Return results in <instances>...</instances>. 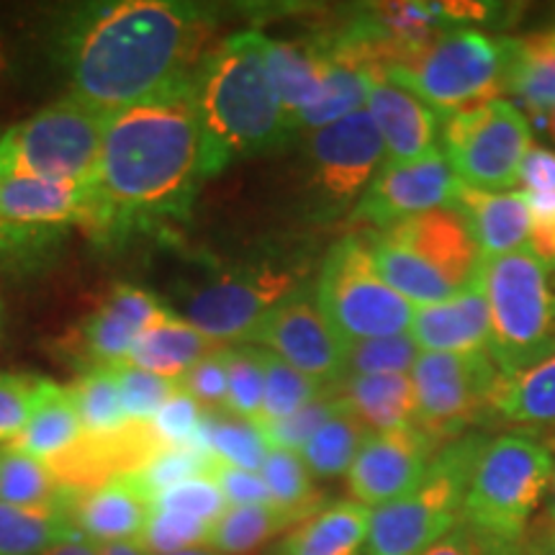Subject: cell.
Returning <instances> with one entry per match:
<instances>
[{"instance_id":"45","label":"cell","mask_w":555,"mask_h":555,"mask_svg":"<svg viewBox=\"0 0 555 555\" xmlns=\"http://www.w3.org/2000/svg\"><path fill=\"white\" fill-rule=\"evenodd\" d=\"M208 532H211V525L201 522V519L152 506V515L142 538H139V545L150 555H172L189 551V547L206 545Z\"/></svg>"},{"instance_id":"38","label":"cell","mask_w":555,"mask_h":555,"mask_svg":"<svg viewBox=\"0 0 555 555\" xmlns=\"http://www.w3.org/2000/svg\"><path fill=\"white\" fill-rule=\"evenodd\" d=\"M291 522L275 506H227L211 525L206 547L219 555H253Z\"/></svg>"},{"instance_id":"44","label":"cell","mask_w":555,"mask_h":555,"mask_svg":"<svg viewBox=\"0 0 555 555\" xmlns=\"http://www.w3.org/2000/svg\"><path fill=\"white\" fill-rule=\"evenodd\" d=\"M114 376L116 386H119L124 414H127L129 422H142V425H150V422L155 420L159 406H163L178 388L176 380L155 376V373L142 371V367L131 363L114 365Z\"/></svg>"},{"instance_id":"43","label":"cell","mask_w":555,"mask_h":555,"mask_svg":"<svg viewBox=\"0 0 555 555\" xmlns=\"http://www.w3.org/2000/svg\"><path fill=\"white\" fill-rule=\"evenodd\" d=\"M422 356L414 337L397 335L384 339H365V343L345 345V365L339 378L358 376H399L412 373L416 358Z\"/></svg>"},{"instance_id":"34","label":"cell","mask_w":555,"mask_h":555,"mask_svg":"<svg viewBox=\"0 0 555 555\" xmlns=\"http://www.w3.org/2000/svg\"><path fill=\"white\" fill-rule=\"evenodd\" d=\"M371 255L378 275L404 301L414 304V307H429V304L448 301L450 296L461 294L440 273H435L425 260H420L409 249L384 240L380 234H373Z\"/></svg>"},{"instance_id":"31","label":"cell","mask_w":555,"mask_h":555,"mask_svg":"<svg viewBox=\"0 0 555 555\" xmlns=\"http://www.w3.org/2000/svg\"><path fill=\"white\" fill-rule=\"evenodd\" d=\"M82 433L86 429H82L69 386H60L47 378L24 433L11 446H16L34 457H41L47 463L54 455H60L62 450H67L73 442H78Z\"/></svg>"},{"instance_id":"2","label":"cell","mask_w":555,"mask_h":555,"mask_svg":"<svg viewBox=\"0 0 555 555\" xmlns=\"http://www.w3.org/2000/svg\"><path fill=\"white\" fill-rule=\"evenodd\" d=\"M224 168L191 88L119 111L103 137L95 214L86 232L106 240L131 227L183 219L201 185Z\"/></svg>"},{"instance_id":"6","label":"cell","mask_w":555,"mask_h":555,"mask_svg":"<svg viewBox=\"0 0 555 555\" xmlns=\"http://www.w3.org/2000/svg\"><path fill=\"white\" fill-rule=\"evenodd\" d=\"M553 468V450L535 435L509 433L489 440L463 496L461 525L489 543L519 545Z\"/></svg>"},{"instance_id":"61","label":"cell","mask_w":555,"mask_h":555,"mask_svg":"<svg viewBox=\"0 0 555 555\" xmlns=\"http://www.w3.org/2000/svg\"><path fill=\"white\" fill-rule=\"evenodd\" d=\"M551 525L555 527V483H553V502H551Z\"/></svg>"},{"instance_id":"49","label":"cell","mask_w":555,"mask_h":555,"mask_svg":"<svg viewBox=\"0 0 555 555\" xmlns=\"http://www.w3.org/2000/svg\"><path fill=\"white\" fill-rule=\"evenodd\" d=\"M47 378L29 373H0V446L24 433Z\"/></svg>"},{"instance_id":"20","label":"cell","mask_w":555,"mask_h":555,"mask_svg":"<svg viewBox=\"0 0 555 555\" xmlns=\"http://www.w3.org/2000/svg\"><path fill=\"white\" fill-rule=\"evenodd\" d=\"M69 519L93 545L139 543L152 515V496L137 474L116 476L88 491H69Z\"/></svg>"},{"instance_id":"24","label":"cell","mask_w":555,"mask_h":555,"mask_svg":"<svg viewBox=\"0 0 555 555\" xmlns=\"http://www.w3.org/2000/svg\"><path fill=\"white\" fill-rule=\"evenodd\" d=\"M453 206L466 214L483 260L530 247V206L522 191H478L461 183Z\"/></svg>"},{"instance_id":"14","label":"cell","mask_w":555,"mask_h":555,"mask_svg":"<svg viewBox=\"0 0 555 555\" xmlns=\"http://www.w3.org/2000/svg\"><path fill=\"white\" fill-rule=\"evenodd\" d=\"M457 185L461 180L450 170L440 147L412 163H384L352 208L350 219L384 232L399 221L453 206Z\"/></svg>"},{"instance_id":"10","label":"cell","mask_w":555,"mask_h":555,"mask_svg":"<svg viewBox=\"0 0 555 555\" xmlns=\"http://www.w3.org/2000/svg\"><path fill=\"white\" fill-rule=\"evenodd\" d=\"M314 298L343 345L406 335L412 327L414 307L378 275L367 237H345L330 249Z\"/></svg>"},{"instance_id":"39","label":"cell","mask_w":555,"mask_h":555,"mask_svg":"<svg viewBox=\"0 0 555 555\" xmlns=\"http://www.w3.org/2000/svg\"><path fill=\"white\" fill-rule=\"evenodd\" d=\"M201 442L219 463L255 470V474H260L262 461L268 455V442L260 429L253 422L224 412V409L206 412L204 425H201Z\"/></svg>"},{"instance_id":"42","label":"cell","mask_w":555,"mask_h":555,"mask_svg":"<svg viewBox=\"0 0 555 555\" xmlns=\"http://www.w3.org/2000/svg\"><path fill=\"white\" fill-rule=\"evenodd\" d=\"M227 406L224 412L253 422L258 427L266 391L262 350L258 345H227Z\"/></svg>"},{"instance_id":"36","label":"cell","mask_w":555,"mask_h":555,"mask_svg":"<svg viewBox=\"0 0 555 555\" xmlns=\"http://www.w3.org/2000/svg\"><path fill=\"white\" fill-rule=\"evenodd\" d=\"M262 481L268 486L270 504L288 519L291 525L304 522L317 512V491L314 476L301 453L281 448H268L266 461L260 468Z\"/></svg>"},{"instance_id":"25","label":"cell","mask_w":555,"mask_h":555,"mask_svg":"<svg viewBox=\"0 0 555 555\" xmlns=\"http://www.w3.org/2000/svg\"><path fill=\"white\" fill-rule=\"evenodd\" d=\"M491 420L504 422L530 429V435L553 433L555 446V350L540 358L538 363L512 373V376L499 378L494 391V406H491Z\"/></svg>"},{"instance_id":"52","label":"cell","mask_w":555,"mask_h":555,"mask_svg":"<svg viewBox=\"0 0 555 555\" xmlns=\"http://www.w3.org/2000/svg\"><path fill=\"white\" fill-rule=\"evenodd\" d=\"M211 476L214 481H217L227 506H268L270 504L268 486L262 481V476L255 474V470H242L217 461Z\"/></svg>"},{"instance_id":"7","label":"cell","mask_w":555,"mask_h":555,"mask_svg":"<svg viewBox=\"0 0 555 555\" xmlns=\"http://www.w3.org/2000/svg\"><path fill=\"white\" fill-rule=\"evenodd\" d=\"M483 435L457 437L433 457L414 494L371 509L367 555H422L461 522L463 496L476 461L486 448Z\"/></svg>"},{"instance_id":"53","label":"cell","mask_w":555,"mask_h":555,"mask_svg":"<svg viewBox=\"0 0 555 555\" xmlns=\"http://www.w3.org/2000/svg\"><path fill=\"white\" fill-rule=\"evenodd\" d=\"M530 206V249L555 270V193L551 196H527Z\"/></svg>"},{"instance_id":"22","label":"cell","mask_w":555,"mask_h":555,"mask_svg":"<svg viewBox=\"0 0 555 555\" xmlns=\"http://www.w3.org/2000/svg\"><path fill=\"white\" fill-rule=\"evenodd\" d=\"M409 335L422 352H489V307L481 286L414 307Z\"/></svg>"},{"instance_id":"30","label":"cell","mask_w":555,"mask_h":555,"mask_svg":"<svg viewBox=\"0 0 555 555\" xmlns=\"http://www.w3.org/2000/svg\"><path fill=\"white\" fill-rule=\"evenodd\" d=\"M504 93L515 95L535 116L555 111V31L512 39Z\"/></svg>"},{"instance_id":"35","label":"cell","mask_w":555,"mask_h":555,"mask_svg":"<svg viewBox=\"0 0 555 555\" xmlns=\"http://www.w3.org/2000/svg\"><path fill=\"white\" fill-rule=\"evenodd\" d=\"M80 538L67 506L24 509L0 502V555H41L62 540Z\"/></svg>"},{"instance_id":"15","label":"cell","mask_w":555,"mask_h":555,"mask_svg":"<svg viewBox=\"0 0 555 555\" xmlns=\"http://www.w3.org/2000/svg\"><path fill=\"white\" fill-rule=\"evenodd\" d=\"M249 345L273 352L304 376L324 386H332L343 376L345 345L319 311L317 298L309 294V288L298 291L270 311Z\"/></svg>"},{"instance_id":"4","label":"cell","mask_w":555,"mask_h":555,"mask_svg":"<svg viewBox=\"0 0 555 555\" xmlns=\"http://www.w3.org/2000/svg\"><path fill=\"white\" fill-rule=\"evenodd\" d=\"M309 258L273 253L245 258L183 283L172 296V314L219 345H249L270 311L307 288Z\"/></svg>"},{"instance_id":"58","label":"cell","mask_w":555,"mask_h":555,"mask_svg":"<svg viewBox=\"0 0 555 555\" xmlns=\"http://www.w3.org/2000/svg\"><path fill=\"white\" fill-rule=\"evenodd\" d=\"M99 555H150L139 543H106L95 545Z\"/></svg>"},{"instance_id":"29","label":"cell","mask_w":555,"mask_h":555,"mask_svg":"<svg viewBox=\"0 0 555 555\" xmlns=\"http://www.w3.org/2000/svg\"><path fill=\"white\" fill-rule=\"evenodd\" d=\"M327 57L330 67L327 75H324L322 90H319L317 101L304 114H298L296 121L291 124V139L330 127V124L345 119V116L356 114V111H363L373 86L380 80L376 73L358 65V62L339 57V54L332 52H327Z\"/></svg>"},{"instance_id":"60","label":"cell","mask_w":555,"mask_h":555,"mask_svg":"<svg viewBox=\"0 0 555 555\" xmlns=\"http://www.w3.org/2000/svg\"><path fill=\"white\" fill-rule=\"evenodd\" d=\"M547 131H551V139L555 142V111L551 114V121H547Z\"/></svg>"},{"instance_id":"47","label":"cell","mask_w":555,"mask_h":555,"mask_svg":"<svg viewBox=\"0 0 555 555\" xmlns=\"http://www.w3.org/2000/svg\"><path fill=\"white\" fill-rule=\"evenodd\" d=\"M206 409L196 399L189 397L183 388H176V393L159 406L155 420L150 422L159 442L165 448H193L204 446L201 442V425H204Z\"/></svg>"},{"instance_id":"13","label":"cell","mask_w":555,"mask_h":555,"mask_svg":"<svg viewBox=\"0 0 555 555\" xmlns=\"http://www.w3.org/2000/svg\"><path fill=\"white\" fill-rule=\"evenodd\" d=\"M440 150L461 183L478 191H512L532 150V127L509 101H489L448 116Z\"/></svg>"},{"instance_id":"17","label":"cell","mask_w":555,"mask_h":555,"mask_svg":"<svg viewBox=\"0 0 555 555\" xmlns=\"http://www.w3.org/2000/svg\"><path fill=\"white\" fill-rule=\"evenodd\" d=\"M393 245L409 249L440 273L455 291L476 286L483 268V253L478 247L466 214L455 206H442L420 214L378 232Z\"/></svg>"},{"instance_id":"16","label":"cell","mask_w":555,"mask_h":555,"mask_svg":"<svg viewBox=\"0 0 555 555\" xmlns=\"http://www.w3.org/2000/svg\"><path fill=\"white\" fill-rule=\"evenodd\" d=\"M437 453L440 450L414 427L371 433L347 470L350 494L367 509L399 502L420 489Z\"/></svg>"},{"instance_id":"11","label":"cell","mask_w":555,"mask_h":555,"mask_svg":"<svg viewBox=\"0 0 555 555\" xmlns=\"http://www.w3.org/2000/svg\"><path fill=\"white\" fill-rule=\"evenodd\" d=\"M304 196L311 221L352 214L386 163V150L367 111H356L330 127L309 131L301 144Z\"/></svg>"},{"instance_id":"18","label":"cell","mask_w":555,"mask_h":555,"mask_svg":"<svg viewBox=\"0 0 555 555\" xmlns=\"http://www.w3.org/2000/svg\"><path fill=\"white\" fill-rule=\"evenodd\" d=\"M163 450L152 425L129 422L116 433H82L78 442L47 461V466L67 491H88L116 476L137 474Z\"/></svg>"},{"instance_id":"55","label":"cell","mask_w":555,"mask_h":555,"mask_svg":"<svg viewBox=\"0 0 555 555\" xmlns=\"http://www.w3.org/2000/svg\"><path fill=\"white\" fill-rule=\"evenodd\" d=\"M519 185L527 196H551L555 193V152L532 147L527 152L522 170H519Z\"/></svg>"},{"instance_id":"27","label":"cell","mask_w":555,"mask_h":555,"mask_svg":"<svg viewBox=\"0 0 555 555\" xmlns=\"http://www.w3.org/2000/svg\"><path fill=\"white\" fill-rule=\"evenodd\" d=\"M330 391L363 422L367 433H391V429L412 427L414 388L406 373L337 378Z\"/></svg>"},{"instance_id":"40","label":"cell","mask_w":555,"mask_h":555,"mask_svg":"<svg viewBox=\"0 0 555 555\" xmlns=\"http://www.w3.org/2000/svg\"><path fill=\"white\" fill-rule=\"evenodd\" d=\"M262 371H266V391H262L258 429L288 420L291 414H296L298 409L311 404V401H317L327 391V386L304 376L301 371H296L294 365H288L286 360H281L268 350H262Z\"/></svg>"},{"instance_id":"54","label":"cell","mask_w":555,"mask_h":555,"mask_svg":"<svg viewBox=\"0 0 555 555\" xmlns=\"http://www.w3.org/2000/svg\"><path fill=\"white\" fill-rule=\"evenodd\" d=\"M422 555H519V545L506 547L489 543V540L476 535L474 530H468L466 525L457 522L446 538L437 540V543Z\"/></svg>"},{"instance_id":"19","label":"cell","mask_w":555,"mask_h":555,"mask_svg":"<svg viewBox=\"0 0 555 555\" xmlns=\"http://www.w3.org/2000/svg\"><path fill=\"white\" fill-rule=\"evenodd\" d=\"M95 214L93 183H54L39 178H0V234L60 232L62 227L88 229Z\"/></svg>"},{"instance_id":"9","label":"cell","mask_w":555,"mask_h":555,"mask_svg":"<svg viewBox=\"0 0 555 555\" xmlns=\"http://www.w3.org/2000/svg\"><path fill=\"white\" fill-rule=\"evenodd\" d=\"M111 116L73 95L50 103L0 137V178L93 183Z\"/></svg>"},{"instance_id":"5","label":"cell","mask_w":555,"mask_h":555,"mask_svg":"<svg viewBox=\"0 0 555 555\" xmlns=\"http://www.w3.org/2000/svg\"><path fill=\"white\" fill-rule=\"evenodd\" d=\"M478 286L489 307V356L502 376L555 350V270L530 247L483 260Z\"/></svg>"},{"instance_id":"23","label":"cell","mask_w":555,"mask_h":555,"mask_svg":"<svg viewBox=\"0 0 555 555\" xmlns=\"http://www.w3.org/2000/svg\"><path fill=\"white\" fill-rule=\"evenodd\" d=\"M260 52L291 131L296 116L317 101L330 57L317 34L309 39H270L260 31Z\"/></svg>"},{"instance_id":"46","label":"cell","mask_w":555,"mask_h":555,"mask_svg":"<svg viewBox=\"0 0 555 555\" xmlns=\"http://www.w3.org/2000/svg\"><path fill=\"white\" fill-rule=\"evenodd\" d=\"M152 506L157 509L178 512V515L201 519V522L214 525L227 509L224 496H221L217 481L211 474L185 478V481L172 483L165 491H159Z\"/></svg>"},{"instance_id":"41","label":"cell","mask_w":555,"mask_h":555,"mask_svg":"<svg viewBox=\"0 0 555 555\" xmlns=\"http://www.w3.org/2000/svg\"><path fill=\"white\" fill-rule=\"evenodd\" d=\"M69 393H73L86 433H116L129 425L114 367H93V371L80 373L69 386Z\"/></svg>"},{"instance_id":"28","label":"cell","mask_w":555,"mask_h":555,"mask_svg":"<svg viewBox=\"0 0 555 555\" xmlns=\"http://www.w3.org/2000/svg\"><path fill=\"white\" fill-rule=\"evenodd\" d=\"M371 509L358 502H337L298 522L275 555H358L365 543Z\"/></svg>"},{"instance_id":"32","label":"cell","mask_w":555,"mask_h":555,"mask_svg":"<svg viewBox=\"0 0 555 555\" xmlns=\"http://www.w3.org/2000/svg\"><path fill=\"white\" fill-rule=\"evenodd\" d=\"M137 330H131L119 314H114L106 304H99L88 317H82L69 335L62 339L67 358L82 367V373L93 367H114L129 360Z\"/></svg>"},{"instance_id":"21","label":"cell","mask_w":555,"mask_h":555,"mask_svg":"<svg viewBox=\"0 0 555 555\" xmlns=\"http://www.w3.org/2000/svg\"><path fill=\"white\" fill-rule=\"evenodd\" d=\"M386 150V163H412L440 147V116L409 90L378 80L365 103Z\"/></svg>"},{"instance_id":"51","label":"cell","mask_w":555,"mask_h":555,"mask_svg":"<svg viewBox=\"0 0 555 555\" xmlns=\"http://www.w3.org/2000/svg\"><path fill=\"white\" fill-rule=\"evenodd\" d=\"M103 304H106L114 314H119L131 330H137L139 335L147 327H152V324L172 317L170 307H165V304L152 296L150 291L131 286V283H116V286L103 296Z\"/></svg>"},{"instance_id":"48","label":"cell","mask_w":555,"mask_h":555,"mask_svg":"<svg viewBox=\"0 0 555 555\" xmlns=\"http://www.w3.org/2000/svg\"><path fill=\"white\" fill-rule=\"evenodd\" d=\"M339 399L335 393L327 391L322 393L317 401H311L304 409H298L296 414H291L288 420L278 422V425L262 427L260 433L266 437L268 448H281V450H294V453H301L304 446L317 435V429L339 412Z\"/></svg>"},{"instance_id":"8","label":"cell","mask_w":555,"mask_h":555,"mask_svg":"<svg viewBox=\"0 0 555 555\" xmlns=\"http://www.w3.org/2000/svg\"><path fill=\"white\" fill-rule=\"evenodd\" d=\"M512 37L481 29L442 34L406 67L391 69L388 82L409 90L446 121L504 93Z\"/></svg>"},{"instance_id":"3","label":"cell","mask_w":555,"mask_h":555,"mask_svg":"<svg viewBox=\"0 0 555 555\" xmlns=\"http://www.w3.org/2000/svg\"><path fill=\"white\" fill-rule=\"evenodd\" d=\"M191 90L227 168L234 159L281 150L291 139L262 62L260 31H240L217 41L201 62Z\"/></svg>"},{"instance_id":"56","label":"cell","mask_w":555,"mask_h":555,"mask_svg":"<svg viewBox=\"0 0 555 555\" xmlns=\"http://www.w3.org/2000/svg\"><path fill=\"white\" fill-rule=\"evenodd\" d=\"M519 555H555V527L540 522L535 530L522 538L519 543Z\"/></svg>"},{"instance_id":"59","label":"cell","mask_w":555,"mask_h":555,"mask_svg":"<svg viewBox=\"0 0 555 555\" xmlns=\"http://www.w3.org/2000/svg\"><path fill=\"white\" fill-rule=\"evenodd\" d=\"M172 555H219V553H214L211 547H206V545H198V547H189V551H180Z\"/></svg>"},{"instance_id":"50","label":"cell","mask_w":555,"mask_h":555,"mask_svg":"<svg viewBox=\"0 0 555 555\" xmlns=\"http://www.w3.org/2000/svg\"><path fill=\"white\" fill-rule=\"evenodd\" d=\"M227 345L214 350L211 356H206L201 363H196L178 380V386L183 388L189 397L198 401L206 412H217V409L227 406Z\"/></svg>"},{"instance_id":"26","label":"cell","mask_w":555,"mask_h":555,"mask_svg":"<svg viewBox=\"0 0 555 555\" xmlns=\"http://www.w3.org/2000/svg\"><path fill=\"white\" fill-rule=\"evenodd\" d=\"M219 347L224 345L214 343L211 337H206L204 332L193 327L185 319L172 314L163 322L152 324L134 339L127 363L178 384L193 365L211 356Z\"/></svg>"},{"instance_id":"37","label":"cell","mask_w":555,"mask_h":555,"mask_svg":"<svg viewBox=\"0 0 555 555\" xmlns=\"http://www.w3.org/2000/svg\"><path fill=\"white\" fill-rule=\"evenodd\" d=\"M343 404V401H339ZM371 435L363 422L350 412L345 404L335 416H330L317 435L304 446L301 457L307 463L311 476L335 478L350 470L352 461L363 448L365 437Z\"/></svg>"},{"instance_id":"1","label":"cell","mask_w":555,"mask_h":555,"mask_svg":"<svg viewBox=\"0 0 555 555\" xmlns=\"http://www.w3.org/2000/svg\"><path fill=\"white\" fill-rule=\"evenodd\" d=\"M214 13L178 0H116L69 13L57 34V54L69 93L114 116L176 90L191 88Z\"/></svg>"},{"instance_id":"12","label":"cell","mask_w":555,"mask_h":555,"mask_svg":"<svg viewBox=\"0 0 555 555\" xmlns=\"http://www.w3.org/2000/svg\"><path fill=\"white\" fill-rule=\"evenodd\" d=\"M414 388V420L437 450L468 427L491 420L499 367L489 352H422L409 373Z\"/></svg>"},{"instance_id":"57","label":"cell","mask_w":555,"mask_h":555,"mask_svg":"<svg viewBox=\"0 0 555 555\" xmlns=\"http://www.w3.org/2000/svg\"><path fill=\"white\" fill-rule=\"evenodd\" d=\"M41 555H99L93 543L82 538H73V540H62V543L47 547Z\"/></svg>"},{"instance_id":"33","label":"cell","mask_w":555,"mask_h":555,"mask_svg":"<svg viewBox=\"0 0 555 555\" xmlns=\"http://www.w3.org/2000/svg\"><path fill=\"white\" fill-rule=\"evenodd\" d=\"M0 502L24 509H60L69 506V491L41 457L16 446H0Z\"/></svg>"}]
</instances>
